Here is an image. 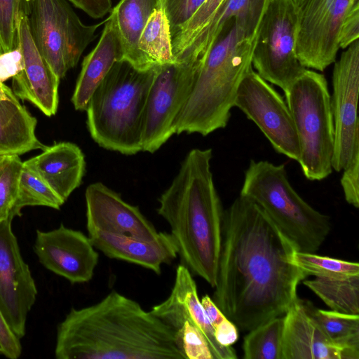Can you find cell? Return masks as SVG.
<instances>
[{
	"label": "cell",
	"mask_w": 359,
	"mask_h": 359,
	"mask_svg": "<svg viewBox=\"0 0 359 359\" xmlns=\"http://www.w3.org/2000/svg\"><path fill=\"white\" fill-rule=\"evenodd\" d=\"M297 250L266 212L239 196L224 211L212 300L238 329L283 316L308 276L291 262Z\"/></svg>",
	"instance_id": "cell-1"
},
{
	"label": "cell",
	"mask_w": 359,
	"mask_h": 359,
	"mask_svg": "<svg viewBox=\"0 0 359 359\" xmlns=\"http://www.w3.org/2000/svg\"><path fill=\"white\" fill-rule=\"evenodd\" d=\"M57 359H185L175 331L116 291L72 309L57 328Z\"/></svg>",
	"instance_id": "cell-2"
},
{
	"label": "cell",
	"mask_w": 359,
	"mask_h": 359,
	"mask_svg": "<svg viewBox=\"0 0 359 359\" xmlns=\"http://www.w3.org/2000/svg\"><path fill=\"white\" fill-rule=\"evenodd\" d=\"M211 149H193L158 198L182 264L211 287L217 283L224 210L215 186Z\"/></svg>",
	"instance_id": "cell-3"
},
{
	"label": "cell",
	"mask_w": 359,
	"mask_h": 359,
	"mask_svg": "<svg viewBox=\"0 0 359 359\" xmlns=\"http://www.w3.org/2000/svg\"><path fill=\"white\" fill-rule=\"evenodd\" d=\"M264 13L232 20L206 55L191 93L173 123L175 134L206 136L224 128L252 57Z\"/></svg>",
	"instance_id": "cell-4"
},
{
	"label": "cell",
	"mask_w": 359,
	"mask_h": 359,
	"mask_svg": "<svg viewBox=\"0 0 359 359\" xmlns=\"http://www.w3.org/2000/svg\"><path fill=\"white\" fill-rule=\"evenodd\" d=\"M158 66L140 70L117 61L95 90L86 111L90 135L100 147L124 155L142 151L147 100Z\"/></svg>",
	"instance_id": "cell-5"
},
{
	"label": "cell",
	"mask_w": 359,
	"mask_h": 359,
	"mask_svg": "<svg viewBox=\"0 0 359 359\" xmlns=\"http://www.w3.org/2000/svg\"><path fill=\"white\" fill-rule=\"evenodd\" d=\"M240 195L257 204L298 251L315 252L331 231L330 218L297 194L283 164L251 160Z\"/></svg>",
	"instance_id": "cell-6"
},
{
	"label": "cell",
	"mask_w": 359,
	"mask_h": 359,
	"mask_svg": "<svg viewBox=\"0 0 359 359\" xmlns=\"http://www.w3.org/2000/svg\"><path fill=\"white\" fill-rule=\"evenodd\" d=\"M297 133L304 177L319 181L332 174L334 123L325 76L305 72L283 90Z\"/></svg>",
	"instance_id": "cell-7"
},
{
	"label": "cell",
	"mask_w": 359,
	"mask_h": 359,
	"mask_svg": "<svg viewBox=\"0 0 359 359\" xmlns=\"http://www.w3.org/2000/svg\"><path fill=\"white\" fill-rule=\"evenodd\" d=\"M27 22L36 48L60 79L76 66L102 25L84 24L67 0H31Z\"/></svg>",
	"instance_id": "cell-8"
},
{
	"label": "cell",
	"mask_w": 359,
	"mask_h": 359,
	"mask_svg": "<svg viewBox=\"0 0 359 359\" xmlns=\"http://www.w3.org/2000/svg\"><path fill=\"white\" fill-rule=\"evenodd\" d=\"M297 7L292 0H271L260 23L252 65L265 81L287 88L305 72L295 52Z\"/></svg>",
	"instance_id": "cell-9"
},
{
	"label": "cell",
	"mask_w": 359,
	"mask_h": 359,
	"mask_svg": "<svg viewBox=\"0 0 359 359\" xmlns=\"http://www.w3.org/2000/svg\"><path fill=\"white\" fill-rule=\"evenodd\" d=\"M201 65L199 60L182 58L157 67L147 100L142 151H156L175 134L173 123L191 93Z\"/></svg>",
	"instance_id": "cell-10"
},
{
	"label": "cell",
	"mask_w": 359,
	"mask_h": 359,
	"mask_svg": "<svg viewBox=\"0 0 359 359\" xmlns=\"http://www.w3.org/2000/svg\"><path fill=\"white\" fill-rule=\"evenodd\" d=\"M234 107L255 123L278 153L299 161V139L287 102L253 68L238 87Z\"/></svg>",
	"instance_id": "cell-11"
},
{
	"label": "cell",
	"mask_w": 359,
	"mask_h": 359,
	"mask_svg": "<svg viewBox=\"0 0 359 359\" xmlns=\"http://www.w3.org/2000/svg\"><path fill=\"white\" fill-rule=\"evenodd\" d=\"M357 0H304L297 10L295 52L306 68L323 72L336 61L342 22Z\"/></svg>",
	"instance_id": "cell-12"
},
{
	"label": "cell",
	"mask_w": 359,
	"mask_h": 359,
	"mask_svg": "<svg viewBox=\"0 0 359 359\" xmlns=\"http://www.w3.org/2000/svg\"><path fill=\"white\" fill-rule=\"evenodd\" d=\"M334 63L330 104L334 123L332 168L341 171L359 151V39Z\"/></svg>",
	"instance_id": "cell-13"
},
{
	"label": "cell",
	"mask_w": 359,
	"mask_h": 359,
	"mask_svg": "<svg viewBox=\"0 0 359 359\" xmlns=\"http://www.w3.org/2000/svg\"><path fill=\"white\" fill-rule=\"evenodd\" d=\"M12 220L0 223V310L21 339L25 334L28 313L36 302L37 289L20 253Z\"/></svg>",
	"instance_id": "cell-14"
},
{
	"label": "cell",
	"mask_w": 359,
	"mask_h": 359,
	"mask_svg": "<svg viewBox=\"0 0 359 359\" xmlns=\"http://www.w3.org/2000/svg\"><path fill=\"white\" fill-rule=\"evenodd\" d=\"M34 250L46 269L72 284L89 282L99 260L89 236L62 224L50 231L37 230Z\"/></svg>",
	"instance_id": "cell-15"
},
{
	"label": "cell",
	"mask_w": 359,
	"mask_h": 359,
	"mask_svg": "<svg viewBox=\"0 0 359 359\" xmlns=\"http://www.w3.org/2000/svg\"><path fill=\"white\" fill-rule=\"evenodd\" d=\"M28 8L20 13L18 43L24 61V69L15 76L12 90L20 100L29 101L46 116L56 114L58 107L60 79L39 53L30 34L27 22Z\"/></svg>",
	"instance_id": "cell-16"
},
{
	"label": "cell",
	"mask_w": 359,
	"mask_h": 359,
	"mask_svg": "<svg viewBox=\"0 0 359 359\" xmlns=\"http://www.w3.org/2000/svg\"><path fill=\"white\" fill-rule=\"evenodd\" d=\"M88 232L103 231L147 240L158 237L159 232L137 206L102 182L88 186L85 191Z\"/></svg>",
	"instance_id": "cell-17"
},
{
	"label": "cell",
	"mask_w": 359,
	"mask_h": 359,
	"mask_svg": "<svg viewBox=\"0 0 359 359\" xmlns=\"http://www.w3.org/2000/svg\"><path fill=\"white\" fill-rule=\"evenodd\" d=\"M151 312L174 331L184 320H190L207 339L215 359L237 358L231 346H222L216 340L213 328L199 299L192 274L182 264L177 268L170 294L165 301L154 306Z\"/></svg>",
	"instance_id": "cell-18"
},
{
	"label": "cell",
	"mask_w": 359,
	"mask_h": 359,
	"mask_svg": "<svg viewBox=\"0 0 359 359\" xmlns=\"http://www.w3.org/2000/svg\"><path fill=\"white\" fill-rule=\"evenodd\" d=\"M88 236L95 248L107 257L141 266L158 275L162 265L177 255L175 243L168 232H159L153 240L103 231L89 232Z\"/></svg>",
	"instance_id": "cell-19"
},
{
	"label": "cell",
	"mask_w": 359,
	"mask_h": 359,
	"mask_svg": "<svg viewBox=\"0 0 359 359\" xmlns=\"http://www.w3.org/2000/svg\"><path fill=\"white\" fill-rule=\"evenodd\" d=\"M282 359H347L306 313L299 298L284 315Z\"/></svg>",
	"instance_id": "cell-20"
},
{
	"label": "cell",
	"mask_w": 359,
	"mask_h": 359,
	"mask_svg": "<svg viewBox=\"0 0 359 359\" xmlns=\"http://www.w3.org/2000/svg\"><path fill=\"white\" fill-rule=\"evenodd\" d=\"M65 202L78 188L86 171L81 149L75 144L60 142L46 146L42 152L23 162Z\"/></svg>",
	"instance_id": "cell-21"
},
{
	"label": "cell",
	"mask_w": 359,
	"mask_h": 359,
	"mask_svg": "<svg viewBox=\"0 0 359 359\" xmlns=\"http://www.w3.org/2000/svg\"><path fill=\"white\" fill-rule=\"evenodd\" d=\"M36 118L22 104L13 90L0 81V156H20L43 149L35 130Z\"/></svg>",
	"instance_id": "cell-22"
},
{
	"label": "cell",
	"mask_w": 359,
	"mask_h": 359,
	"mask_svg": "<svg viewBox=\"0 0 359 359\" xmlns=\"http://www.w3.org/2000/svg\"><path fill=\"white\" fill-rule=\"evenodd\" d=\"M123 60L122 43L111 19L104 21V27L96 46L82 62L72 97L76 110L86 111L95 90L108 74L114 64Z\"/></svg>",
	"instance_id": "cell-23"
},
{
	"label": "cell",
	"mask_w": 359,
	"mask_h": 359,
	"mask_svg": "<svg viewBox=\"0 0 359 359\" xmlns=\"http://www.w3.org/2000/svg\"><path fill=\"white\" fill-rule=\"evenodd\" d=\"M159 7V0H120L109 16L122 43L123 60L140 70L154 67L138 44L150 15Z\"/></svg>",
	"instance_id": "cell-24"
},
{
	"label": "cell",
	"mask_w": 359,
	"mask_h": 359,
	"mask_svg": "<svg viewBox=\"0 0 359 359\" xmlns=\"http://www.w3.org/2000/svg\"><path fill=\"white\" fill-rule=\"evenodd\" d=\"M271 0H224L189 46L175 59L203 62L223 29L234 18L265 12Z\"/></svg>",
	"instance_id": "cell-25"
},
{
	"label": "cell",
	"mask_w": 359,
	"mask_h": 359,
	"mask_svg": "<svg viewBox=\"0 0 359 359\" xmlns=\"http://www.w3.org/2000/svg\"><path fill=\"white\" fill-rule=\"evenodd\" d=\"M301 303L327 337L343 349L347 359H359V315L320 309L307 300L301 299Z\"/></svg>",
	"instance_id": "cell-26"
},
{
	"label": "cell",
	"mask_w": 359,
	"mask_h": 359,
	"mask_svg": "<svg viewBox=\"0 0 359 359\" xmlns=\"http://www.w3.org/2000/svg\"><path fill=\"white\" fill-rule=\"evenodd\" d=\"M302 282L332 310L359 315V275L339 278L316 277Z\"/></svg>",
	"instance_id": "cell-27"
},
{
	"label": "cell",
	"mask_w": 359,
	"mask_h": 359,
	"mask_svg": "<svg viewBox=\"0 0 359 359\" xmlns=\"http://www.w3.org/2000/svg\"><path fill=\"white\" fill-rule=\"evenodd\" d=\"M139 48L155 67L176 60L172 46L168 20L163 9H155L150 15L139 40Z\"/></svg>",
	"instance_id": "cell-28"
},
{
	"label": "cell",
	"mask_w": 359,
	"mask_h": 359,
	"mask_svg": "<svg viewBox=\"0 0 359 359\" xmlns=\"http://www.w3.org/2000/svg\"><path fill=\"white\" fill-rule=\"evenodd\" d=\"M284 316L270 319L249 331L243 344L245 359H282Z\"/></svg>",
	"instance_id": "cell-29"
},
{
	"label": "cell",
	"mask_w": 359,
	"mask_h": 359,
	"mask_svg": "<svg viewBox=\"0 0 359 359\" xmlns=\"http://www.w3.org/2000/svg\"><path fill=\"white\" fill-rule=\"evenodd\" d=\"M65 201L32 170L23 164L15 210L17 216L26 206H46L59 210Z\"/></svg>",
	"instance_id": "cell-30"
},
{
	"label": "cell",
	"mask_w": 359,
	"mask_h": 359,
	"mask_svg": "<svg viewBox=\"0 0 359 359\" xmlns=\"http://www.w3.org/2000/svg\"><path fill=\"white\" fill-rule=\"evenodd\" d=\"M292 263L315 277L339 278L359 275V264L320 256L314 252L295 250L291 257Z\"/></svg>",
	"instance_id": "cell-31"
},
{
	"label": "cell",
	"mask_w": 359,
	"mask_h": 359,
	"mask_svg": "<svg viewBox=\"0 0 359 359\" xmlns=\"http://www.w3.org/2000/svg\"><path fill=\"white\" fill-rule=\"evenodd\" d=\"M22 167L19 156H0V223L17 216L15 207Z\"/></svg>",
	"instance_id": "cell-32"
},
{
	"label": "cell",
	"mask_w": 359,
	"mask_h": 359,
	"mask_svg": "<svg viewBox=\"0 0 359 359\" xmlns=\"http://www.w3.org/2000/svg\"><path fill=\"white\" fill-rule=\"evenodd\" d=\"M224 1L205 0L191 18L172 34V46L175 57L189 46Z\"/></svg>",
	"instance_id": "cell-33"
},
{
	"label": "cell",
	"mask_w": 359,
	"mask_h": 359,
	"mask_svg": "<svg viewBox=\"0 0 359 359\" xmlns=\"http://www.w3.org/2000/svg\"><path fill=\"white\" fill-rule=\"evenodd\" d=\"M175 332L185 359H215L207 339L190 320H184Z\"/></svg>",
	"instance_id": "cell-34"
},
{
	"label": "cell",
	"mask_w": 359,
	"mask_h": 359,
	"mask_svg": "<svg viewBox=\"0 0 359 359\" xmlns=\"http://www.w3.org/2000/svg\"><path fill=\"white\" fill-rule=\"evenodd\" d=\"M31 0H0V43L4 52L18 46V25L21 11Z\"/></svg>",
	"instance_id": "cell-35"
},
{
	"label": "cell",
	"mask_w": 359,
	"mask_h": 359,
	"mask_svg": "<svg viewBox=\"0 0 359 359\" xmlns=\"http://www.w3.org/2000/svg\"><path fill=\"white\" fill-rule=\"evenodd\" d=\"M201 302L213 328L216 340L222 346H231L238 339V328L209 295L203 296Z\"/></svg>",
	"instance_id": "cell-36"
},
{
	"label": "cell",
	"mask_w": 359,
	"mask_h": 359,
	"mask_svg": "<svg viewBox=\"0 0 359 359\" xmlns=\"http://www.w3.org/2000/svg\"><path fill=\"white\" fill-rule=\"evenodd\" d=\"M205 0H159L168 20L171 37L172 34L185 24Z\"/></svg>",
	"instance_id": "cell-37"
},
{
	"label": "cell",
	"mask_w": 359,
	"mask_h": 359,
	"mask_svg": "<svg viewBox=\"0 0 359 359\" xmlns=\"http://www.w3.org/2000/svg\"><path fill=\"white\" fill-rule=\"evenodd\" d=\"M340 184L346 201L359 208V151L356 152L348 164L342 170Z\"/></svg>",
	"instance_id": "cell-38"
},
{
	"label": "cell",
	"mask_w": 359,
	"mask_h": 359,
	"mask_svg": "<svg viewBox=\"0 0 359 359\" xmlns=\"http://www.w3.org/2000/svg\"><path fill=\"white\" fill-rule=\"evenodd\" d=\"M359 39V0H357L346 15L339 33V48L345 49Z\"/></svg>",
	"instance_id": "cell-39"
},
{
	"label": "cell",
	"mask_w": 359,
	"mask_h": 359,
	"mask_svg": "<svg viewBox=\"0 0 359 359\" xmlns=\"http://www.w3.org/2000/svg\"><path fill=\"white\" fill-rule=\"evenodd\" d=\"M1 354L9 359H17L22 353L20 339L13 332L0 310Z\"/></svg>",
	"instance_id": "cell-40"
},
{
	"label": "cell",
	"mask_w": 359,
	"mask_h": 359,
	"mask_svg": "<svg viewBox=\"0 0 359 359\" xmlns=\"http://www.w3.org/2000/svg\"><path fill=\"white\" fill-rule=\"evenodd\" d=\"M24 69L22 50L18 43L16 48L0 54V81L4 83L13 78Z\"/></svg>",
	"instance_id": "cell-41"
},
{
	"label": "cell",
	"mask_w": 359,
	"mask_h": 359,
	"mask_svg": "<svg viewBox=\"0 0 359 359\" xmlns=\"http://www.w3.org/2000/svg\"><path fill=\"white\" fill-rule=\"evenodd\" d=\"M93 19H100L111 11V0H67Z\"/></svg>",
	"instance_id": "cell-42"
},
{
	"label": "cell",
	"mask_w": 359,
	"mask_h": 359,
	"mask_svg": "<svg viewBox=\"0 0 359 359\" xmlns=\"http://www.w3.org/2000/svg\"><path fill=\"white\" fill-rule=\"evenodd\" d=\"M292 1L297 8L300 6V5L302 4V3L303 2L304 0H292Z\"/></svg>",
	"instance_id": "cell-43"
},
{
	"label": "cell",
	"mask_w": 359,
	"mask_h": 359,
	"mask_svg": "<svg viewBox=\"0 0 359 359\" xmlns=\"http://www.w3.org/2000/svg\"><path fill=\"white\" fill-rule=\"evenodd\" d=\"M4 51H3V49H2V47H1V45L0 43V54L3 53Z\"/></svg>",
	"instance_id": "cell-44"
},
{
	"label": "cell",
	"mask_w": 359,
	"mask_h": 359,
	"mask_svg": "<svg viewBox=\"0 0 359 359\" xmlns=\"http://www.w3.org/2000/svg\"><path fill=\"white\" fill-rule=\"evenodd\" d=\"M0 354H1V349H0Z\"/></svg>",
	"instance_id": "cell-45"
}]
</instances>
